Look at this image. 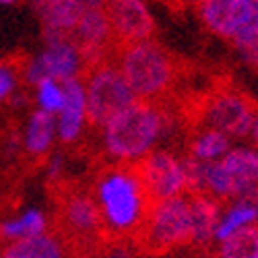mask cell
<instances>
[{
	"instance_id": "cell-1",
	"label": "cell",
	"mask_w": 258,
	"mask_h": 258,
	"mask_svg": "<svg viewBox=\"0 0 258 258\" xmlns=\"http://www.w3.org/2000/svg\"><path fill=\"white\" fill-rule=\"evenodd\" d=\"M89 190L99 209L105 242L135 240L153 207L147 199L135 163H101L95 169Z\"/></svg>"
},
{
	"instance_id": "cell-2",
	"label": "cell",
	"mask_w": 258,
	"mask_h": 258,
	"mask_svg": "<svg viewBox=\"0 0 258 258\" xmlns=\"http://www.w3.org/2000/svg\"><path fill=\"white\" fill-rule=\"evenodd\" d=\"M176 112L186 133L213 128L229 139H244L252 133L258 103L238 83L219 79L213 81L205 91L180 99Z\"/></svg>"
},
{
	"instance_id": "cell-3",
	"label": "cell",
	"mask_w": 258,
	"mask_h": 258,
	"mask_svg": "<svg viewBox=\"0 0 258 258\" xmlns=\"http://www.w3.org/2000/svg\"><path fill=\"white\" fill-rule=\"evenodd\" d=\"M118 67L137 99L171 103L188 77V62L163 46L159 39H145L118 52Z\"/></svg>"
},
{
	"instance_id": "cell-4",
	"label": "cell",
	"mask_w": 258,
	"mask_h": 258,
	"mask_svg": "<svg viewBox=\"0 0 258 258\" xmlns=\"http://www.w3.org/2000/svg\"><path fill=\"white\" fill-rule=\"evenodd\" d=\"M176 120L180 118L174 103L137 99L101 128L103 151L112 161L135 163L153 151Z\"/></svg>"
},
{
	"instance_id": "cell-5",
	"label": "cell",
	"mask_w": 258,
	"mask_h": 258,
	"mask_svg": "<svg viewBox=\"0 0 258 258\" xmlns=\"http://www.w3.org/2000/svg\"><path fill=\"white\" fill-rule=\"evenodd\" d=\"M56 184V197H54V225L56 235L69 246L89 248L95 252L103 242V225L99 217V209L91 197L89 188L75 186V184Z\"/></svg>"
},
{
	"instance_id": "cell-6",
	"label": "cell",
	"mask_w": 258,
	"mask_h": 258,
	"mask_svg": "<svg viewBox=\"0 0 258 258\" xmlns=\"http://www.w3.org/2000/svg\"><path fill=\"white\" fill-rule=\"evenodd\" d=\"M135 244L149 254L192 246V213L186 192L151 207L145 225L135 235Z\"/></svg>"
},
{
	"instance_id": "cell-7",
	"label": "cell",
	"mask_w": 258,
	"mask_h": 258,
	"mask_svg": "<svg viewBox=\"0 0 258 258\" xmlns=\"http://www.w3.org/2000/svg\"><path fill=\"white\" fill-rule=\"evenodd\" d=\"M81 81L87 103V124L95 131H101L114 116L137 101V95L128 87L118 67V60H107L85 71Z\"/></svg>"
},
{
	"instance_id": "cell-8",
	"label": "cell",
	"mask_w": 258,
	"mask_h": 258,
	"mask_svg": "<svg viewBox=\"0 0 258 258\" xmlns=\"http://www.w3.org/2000/svg\"><path fill=\"white\" fill-rule=\"evenodd\" d=\"M135 167L151 205L180 197L186 192L184 163L182 157H178L176 153L165 151V149L151 151L143 159L135 161Z\"/></svg>"
},
{
	"instance_id": "cell-9",
	"label": "cell",
	"mask_w": 258,
	"mask_h": 258,
	"mask_svg": "<svg viewBox=\"0 0 258 258\" xmlns=\"http://www.w3.org/2000/svg\"><path fill=\"white\" fill-rule=\"evenodd\" d=\"M101 9L112 25L118 50L155 37L157 25L145 0H105Z\"/></svg>"
},
{
	"instance_id": "cell-10",
	"label": "cell",
	"mask_w": 258,
	"mask_h": 258,
	"mask_svg": "<svg viewBox=\"0 0 258 258\" xmlns=\"http://www.w3.org/2000/svg\"><path fill=\"white\" fill-rule=\"evenodd\" d=\"M252 9V0H209L197 11L211 33L231 41L238 33L250 27Z\"/></svg>"
},
{
	"instance_id": "cell-11",
	"label": "cell",
	"mask_w": 258,
	"mask_h": 258,
	"mask_svg": "<svg viewBox=\"0 0 258 258\" xmlns=\"http://www.w3.org/2000/svg\"><path fill=\"white\" fill-rule=\"evenodd\" d=\"M83 0H46L37 9V15L44 25V35L48 44L73 39V33L85 13Z\"/></svg>"
},
{
	"instance_id": "cell-12",
	"label": "cell",
	"mask_w": 258,
	"mask_h": 258,
	"mask_svg": "<svg viewBox=\"0 0 258 258\" xmlns=\"http://www.w3.org/2000/svg\"><path fill=\"white\" fill-rule=\"evenodd\" d=\"M64 103L58 112L56 135L62 145H75L83 135L87 124V103H85V87L81 79H73L62 83Z\"/></svg>"
},
{
	"instance_id": "cell-13",
	"label": "cell",
	"mask_w": 258,
	"mask_h": 258,
	"mask_svg": "<svg viewBox=\"0 0 258 258\" xmlns=\"http://www.w3.org/2000/svg\"><path fill=\"white\" fill-rule=\"evenodd\" d=\"M35 60L39 64L44 79L67 83L83 77V60H81L79 48L73 44V39L48 44L46 52Z\"/></svg>"
},
{
	"instance_id": "cell-14",
	"label": "cell",
	"mask_w": 258,
	"mask_h": 258,
	"mask_svg": "<svg viewBox=\"0 0 258 258\" xmlns=\"http://www.w3.org/2000/svg\"><path fill=\"white\" fill-rule=\"evenodd\" d=\"M186 195L192 213V246H209L215 240V229L221 217V203L207 195Z\"/></svg>"
},
{
	"instance_id": "cell-15",
	"label": "cell",
	"mask_w": 258,
	"mask_h": 258,
	"mask_svg": "<svg viewBox=\"0 0 258 258\" xmlns=\"http://www.w3.org/2000/svg\"><path fill=\"white\" fill-rule=\"evenodd\" d=\"M231 151V139L213 128H197L186 133V155L192 159L213 163L223 159Z\"/></svg>"
},
{
	"instance_id": "cell-16",
	"label": "cell",
	"mask_w": 258,
	"mask_h": 258,
	"mask_svg": "<svg viewBox=\"0 0 258 258\" xmlns=\"http://www.w3.org/2000/svg\"><path fill=\"white\" fill-rule=\"evenodd\" d=\"M0 258H67V244L56 233H41L33 238L9 242L0 250Z\"/></svg>"
},
{
	"instance_id": "cell-17",
	"label": "cell",
	"mask_w": 258,
	"mask_h": 258,
	"mask_svg": "<svg viewBox=\"0 0 258 258\" xmlns=\"http://www.w3.org/2000/svg\"><path fill=\"white\" fill-rule=\"evenodd\" d=\"M258 223V205L254 201H233L227 209L221 211V217L215 229V242L221 244L223 240L231 238L250 225Z\"/></svg>"
},
{
	"instance_id": "cell-18",
	"label": "cell",
	"mask_w": 258,
	"mask_h": 258,
	"mask_svg": "<svg viewBox=\"0 0 258 258\" xmlns=\"http://www.w3.org/2000/svg\"><path fill=\"white\" fill-rule=\"evenodd\" d=\"M56 137V120L52 114L44 110H35L29 118L25 133V151L31 157H44Z\"/></svg>"
},
{
	"instance_id": "cell-19",
	"label": "cell",
	"mask_w": 258,
	"mask_h": 258,
	"mask_svg": "<svg viewBox=\"0 0 258 258\" xmlns=\"http://www.w3.org/2000/svg\"><path fill=\"white\" fill-rule=\"evenodd\" d=\"M46 231H48V217L39 209H29L17 215V217L5 219L0 223V238L7 242L33 238V235H41Z\"/></svg>"
},
{
	"instance_id": "cell-20",
	"label": "cell",
	"mask_w": 258,
	"mask_h": 258,
	"mask_svg": "<svg viewBox=\"0 0 258 258\" xmlns=\"http://www.w3.org/2000/svg\"><path fill=\"white\" fill-rule=\"evenodd\" d=\"M217 258H258V223L223 240Z\"/></svg>"
},
{
	"instance_id": "cell-21",
	"label": "cell",
	"mask_w": 258,
	"mask_h": 258,
	"mask_svg": "<svg viewBox=\"0 0 258 258\" xmlns=\"http://www.w3.org/2000/svg\"><path fill=\"white\" fill-rule=\"evenodd\" d=\"M25 62H27L25 56H19L17 60L0 56V103L13 95L19 77H23Z\"/></svg>"
},
{
	"instance_id": "cell-22",
	"label": "cell",
	"mask_w": 258,
	"mask_h": 258,
	"mask_svg": "<svg viewBox=\"0 0 258 258\" xmlns=\"http://www.w3.org/2000/svg\"><path fill=\"white\" fill-rule=\"evenodd\" d=\"M37 87V103L39 110H44L48 114H58L62 110L64 103V91H62V83L52 81V79H44L41 83L35 85Z\"/></svg>"
},
{
	"instance_id": "cell-23",
	"label": "cell",
	"mask_w": 258,
	"mask_h": 258,
	"mask_svg": "<svg viewBox=\"0 0 258 258\" xmlns=\"http://www.w3.org/2000/svg\"><path fill=\"white\" fill-rule=\"evenodd\" d=\"M229 44L240 52V56L250 64L252 69H256L258 71V35L248 27V29H244L242 33H238L235 35Z\"/></svg>"
},
{
	"instance_id": "cell-24",
	"label": "cell",
	"mask_w": 258,
	"mask_h": 258,
	"mask_svg": "<svg viewBox=\"0 0 258 258\" xmlns=\"http://www.w3.org/2000/svg\"><path fill=\"white\" fill-rule=\"evenodd\" d=\"M93 254L95 258H135L128 242H103Z\"/></svg>"
},
{
	"instance_id": "cell-25",
	"label": "cell",
	"mask_w": 258,
	"mask_h": 258,
	"mask_svg": "<svg viewBox=\"0 0 258 258\" xmlns=\"http://www.w3.org/2000/svg\"><path fill=\"white\" fill-rule=\"evenodd\" d=\"M252 21H250V29L258 35V0H252Z\"/></svg>"
},
{
	"instance_id": "cell-26",
	"label": "cell",
	"mask_w": 258,
	"mask_h": 258,
	"mask_svg": "<svg viewBox=\"0 0 258 258\" xmlns=\"http://www.w3.org/2000/svg\"><path fill=\"white\" fill-rule=\"evenodd\" d=\"M85 7H89V9H101L105 0H83Z\"/></svg>"
},
{
	"instance_id": "cell-27",
	"label": "cell",
	"mask_w": 258,
	"mask_h": 258,
	"mask_svg": "<svg viewBox=\"0 0 258 258\" xmlns=\"http://www.w3.org/2000/svg\"><path fill=\"white\" fill-rule=\"evenodd\" d=\"M250 137H252L254 145L258 147V116H256V122H254V126H252V133H250Z\"/></svg>"
},
{
	"instance_id": "cell-28",
	"label": "cell",
	"mask_w": 258,
	"mask_h": 258,
	"mask_svg": "<svg viewBox=\"0 0 258 258\" xmlns=\"http://www.w3.org/2000/svg\"><path fill=\"white\" fill-rule=\"evenodd\" d=\"M161 3L169 5V9H180V5H186L184 0H161Z\"/></svg>"
},
{
	"instance_id": "cell-29",
	"label": "cell",
	"mask_w": 258,
	"mask_h": 258,
	"mask_svg": "<svg viewBox=\"0 0 258 258\" xmlns=\"http://www.w3.org/2000/svg\"><path fill=\"white\" fill-rule=\"evenodd\" d=\"M184 3H186V5H192L195 9H201L203 5H207V3H209V0H184Z\"/></svg>"
},
{
	"instance_id": "cell-30",
	"label": "cell",
	"mask_w": 258,
	"mask_h": 258,
	"mask_svg": "<svg viewBox=\"0 0 258 258\" xmlns=\"http://www.w3.org/2000/svg\"><path fill=\"white\" fill-rule=\"evenodd\" d=\"M73 258H95V254L93 252H77Z\"/></svg>"
},
{
	"instance_id": "cell-31",
	"label": "cell",
	"mask_w": 258,
	"mask_h": 258,
	"mask_svg": "<svg viewBox=\"0 0 258 258\" xmlns=\"http://www.w3.org/2000/svg\"><path fill=\"white\" fill-rule=\"evenodd\" d=\"M29 3H31V5H33V9L37 11V9L41 7V5H44V3H46V0H29Z\"/></svg>"
},
{
	"instance_id": "cell-32",
	"label": "cell",
	"mask_w": 258,
	"mask_h": 258,
	"mask_svg": "<svg viewBox=\"0 0 258 258\" xmlns=\"http://www.w3.org/2000/svg\"><path fill=\"white\" fill-rule=\"evenodd\" d=\"M13 3H17V0H0V5H13Z\"/></svg>"
},
{
	"instance_id": "cell-33",
	"label": "cell",
	"mask_w": 258,
	"mask_h": 258,
	"mask_svg": "<svg viewBox=\"0 0 258 258\" xmlns=\"http://www.w3.org/2000/svg\"><path fill=\"white\" fill-rule=\"evenodd\" d=\"M254 203H256V205H258V192H256V197H254Z\"/></svg>"
},
{
	"instance_id": "cell-34",
	"label": "cell",
	"mask_w": 258,
	"mask_h": 258,
	"mask_svg": "<svg viewBox=\"0 0 258 258\" xmlns=\"http://www.w3.org/2000/svg\"><path fill=\"white\" fill-rule=\"evenodd\" d=\"M207 258H217V256H207Z\"/></svg>"
}]
</instances>
